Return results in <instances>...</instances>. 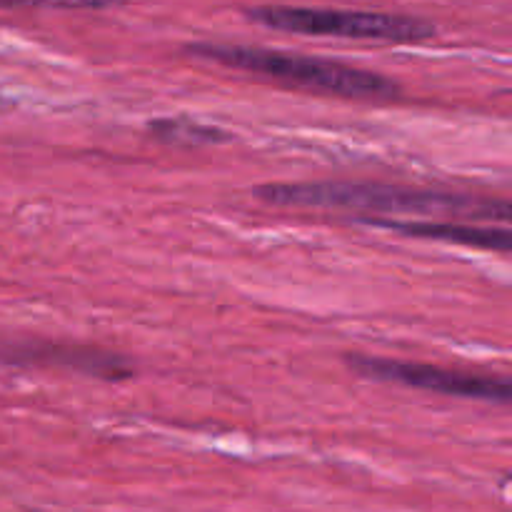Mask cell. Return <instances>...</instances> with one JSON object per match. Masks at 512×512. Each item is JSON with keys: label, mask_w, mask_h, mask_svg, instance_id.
<instances>
[{"label": "cell", "mask_w": 512, "mask_h": 512, "mask_svg": "<svg viewBox=\"0 0 512 512\" xmlns=\"http://www.w3.org/2000/svg\"><path fill=\"white\" fill-rule=\"evenodd\" d=\"M0 365H38V368H65L105 380H123L133 375V363L120 355L103 353L78 345L53 343H10L0 340Z\"/></svg>", "instance_id": "cell-5"}, {"label": "cell", "mask_w": 512, "mask_h": 512, "mask_svg": "<svg viewBox=\"0 0 512 512\" xmlns=\"http://www.w3.org/2000/svg\"><path fill=\"white\" fill-rule=\"evenodd\" d=\"M258 198L283 208L348 210L368 215H458L503 223L510 218L508 200L385 183H270L258 188Z\"/></svg>", "instance_id": "cell-1"}, {"label": "cell", "mask_w": 512, "mask_h": 512, "mask_svg": "<svg viewBox=\"0 0 512 512\" xmlns=\"http://www.w3.org/2000/svg\"><path fill=\"white\" fill-rule=\"evenodd\" d=\"M245 15L263 28L283 30V33L375 40V43H423L438 33L430 20L418 18V15L380 13V10L260 5V8H248Z\"/></svg>", "instance_id": "cell-3"}, {"label": "cell", "mask_w": 512, "mask_h": 512, "mask_svg": "<svg viewBox=\"0 0 512 512\" xmlns=\"http://www.w3.org/2000/svg\"><path fill=\"white\" fill-rule=\"evenodd\" d=\"M148 133L155 140L175 148H203V145L225 143L230 138L225 130L213 128V125L198 123L193 118H160L148 125Z\"/></svg>", "instance_id": "cell-7"}, {"label": "cell", "mask_w": 512, "mask_h": 512, "mask_svg": "<svg viewBox=\"0 0 512 512\" xmlns=\"http://www.w3.org/2000/svg\"><path fill=\"white\" fill-rule=\"evenodd\" d=\"M345 365L360 378L395 383L405 388L428 390V393L453 395V398L485 400V403H510V380L498 375L463 373V370L440 368L428 363H405V360L375 358V355H345Z\"/></svg>", "instance_id": "cell-4"}, {"label": "cell", "mask_w": 512, "mask_h": 512, "mask_svg": "<svg viewBox=\"0 0 512 512\" xmlns=\"http://www.w3.org/2000/svg\"><path fill=\"white\" fill-rule=\"evenodd\" d=\"M125 0H0V8H53V10H105Z\"/></svg>", "instance_id": "cell-8"}, {"label": "cell", "mask_w": 512, "mask_h": 512, "mask_svg": "<svg viewBox=\"0 0 512 512\" xmlns=\"http://www.w3.org/2000/svg\"><path fill=\"white\" fill-rule=\"evenodd\" d=\"M368 225L398 230L410 238L440 240L450 245H468L478 250H495V253H510V233L505 228H480V225L465 223H435V220H385V218H358Z\"/></svg>", "instance_id": "cell-6"}, {"label": "cell", "mask_w": 512, "mask_h": 512, "mask_svg": "<svg viewBox=\"0 0 512 512\" xmlns=\"http://www.w3.org/2000/svg\"><path fill=\"white\" fill-rule=\"evenodd\" d=\"M185 53L198 60L223 65V68L275 80L288 88L308 90V93L350 100H393L400 95V85L385 78L383 73L350 68L335 60L285 53V50L235 43H193L185 45Z\"/></svg>", "instance_id": "cell-2"}]
</instances>
